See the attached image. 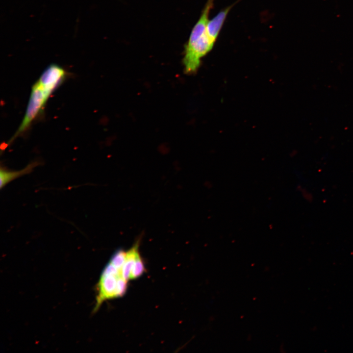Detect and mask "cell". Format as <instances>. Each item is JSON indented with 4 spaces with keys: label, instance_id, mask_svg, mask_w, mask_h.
Listing matches in <instances>:
<instances>
[{
    "label": "cell",
    "instance_id": "obj_5",
    "mask_svg": "<svg viewBox=\"0 0 353 353\" xmlns=\"http://www.w3.org/2000/svg\"><path fill=\"white\" fill-rule=\"evenodd\" d=\"M139 240H137L134 245L126 252V261L121 270V275L122 277L127 281L130 279V275L133 265L137 254L139 252Z\"/></svg>",
    "mask_w": 353,
    "mask_h": 353
},
{
    "label": "cell",
    "instance_id": "obj_4",
    "mask_svg": "<svg viewBox=\"0 0 353 353\" xmlns=\"http://www.w3.org/2000/svg\"><path fill=\"white\" fill-rule=\"evenodd\" d=\"M39 164V162L34 161L27 165L24 169L19 171H9L4 168H1L0 171V189H2L13 180L31 173L33 169Z\"/></svg>",
    "mask_w": 353,
    "mask_h": 353
},
{
    "label": "cell",
    "instance_id": "obj_1",
    "mask_svg": "<svg viewBox=\"0 0 353 353\" xmlns=\"http://www.w3.org/2000/svg\"><path fill=\"white\" fill-rule=\"evenodd\" d=\"M67 76V72L56 64H51L44 70L31 87L23 120L9 140L10 143L28 130L32 123L43 113L51 95L63 83Z\"/></svg>",
    "mask_w": 353,
    "mask_h": 353
},
{
    "label": "cell",
    "instance_id": "obj_7",
    "mask_svg": "<svg viewBox=\"0 0 353 353\" xmlns=\"http://www.w3.org/2000/svg\"><path fill=\"white\" fill-rule=\"evenodd\" d=\"M126 252L122 249L116 251L111 256L109 262L119 269L122 268L125 262Z\"/></svg>",
    "mask_w": 353,
    "mask_h": 353
},
{
    "label": "cell",
    "instance_id": "obj_3",
    "mask_svg": "<svg viewBox=\"0 0 353 353\" xmlns=\"http://www.w3.org/2000/svg\"><path fill=\"white\" fill-rule=\"evenodd\" d=\"M235 4L229 5L218 12L212 19L209 20L206 26L209 37L216 42L227 17Z\"/></svg>",
    "mask_w": 353,
    "mask_h": 353
},
{
    "label": "cell",
    "instance_id": "obj_6",
    "mask_svg": "<svg viewBox=\"0 0 353 353\" xmlns=\"http://www.w3.org/2000/svg\"><path fill=\"white\" fill-rule=\"evenodd\" d=\"M145 271V266L139 252L137 254L133 265L130 279H135L140 277Z\"/></svg>",
    "mask_w": 353,
    "mask_h": 353
},
{
    "label": "cell",
    "instance_id": "obj_2",
    "mask_svg": "<svg viewBox=\"0 0 353 353\" xmlns=\"http://www.w3.org/2000/svg\"><path fill=\"white\" fill-rule=\"evenodd\" d=\"M214 0H207L184 45L183 64L186 74H192L197 72L202 59L212 50L216 43L209 37L206 28L209 13L214 6Z\"/></svg>",
    "mask_w": 353,
    "mask_h": 353
}]
</instances>
